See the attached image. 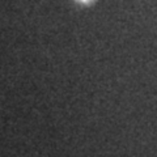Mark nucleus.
Here are the masks:
<instances>
[{"label": "nucleus", "mask_w": 157, "mask_h": 157, "mask_svg": "<svg viewBox=\"0 0 157 157\" xmlns=\"http://www.w3.org/2000/svg\"><path fill=\"white\" fill-rule=\"evenodd\" d=\"M85 2H86V0H85Z\"/></svg>", "instance_id": "obj_1"}]
</instances>
